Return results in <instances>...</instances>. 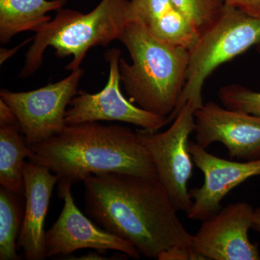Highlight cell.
<instances>
[{
  "label": "cell",
  "instance_id": "15",
  "mask_svg": "<svg viewBox=\"0 0 260 260\" xmlns=\"http://www.w3.org/2000/svg\"><path fill=\"white\" fill-rule=\"evenodd\" d=\"M67 0H0V42L24 31L37 32L51 20L47 13L61 9Z\"/></svg>",
  "mask_w": 260,
  "mask_h": 260
},
{
  "label": "cell",
  "instance_id": "6",
  "mask_svg": "<svg viewBox=\"0 0 260 260\" xmlns=\"http://www.w3.org/2000/svg\"><path fill=\"white\" fill-rule=\"evenodd\" d=\"M195 111L190 102L186 103L165 132L137 131L141 143L151 155L158 179L174 208L186 213L193 204L187 184L192 175L189 137L195 129Z\"/></svg>",
  "mask_w": 260,
  "mask_h": 260
},
{
  "label": "cell",
  "instance_id": "9",
  "mask_svg": "<svg viewBox=\"0 0 260 260\" xmlns=\"http://www.w3.org/2000/svg\"><path fill=\"white\" fill-rule=\"evenodd\" d=\"M70 183L59 182L58 194L64 208L54 225L46 232L47 257L68 255L78 249L115 250L140 259L141 254L132 243L96 226L75 204Z\"/></svg>",
  "mask_w": 260,
  "mask_h": 260
},
{
  "label": "cell",
  "instance_id": "21",
  "mask_svg": "<svg viewBox=\"0 0 260 260\" xmlns=\"http://www.w3.org/2000/svg\"><path fill=\"white\" fill-rule=\"evenodd\" d=\"M226 5L247 14L260 17V0H226Z\"/></svg>",
  "mask_w": 260,
  "mask_h": 260
},
{
  "label": "cell",
  "instance_id": "22",
  "mask_svg": "<svg viewBox=\"0 0 260 260\" xmlns=\"http://www.w3.org/2000/svg\"><path fill=\"white\" fill-rule=\"evenodd\" d=\"M17 118L9 106L0 99V126L17 122Z\"/></svg>",
  "mask_w": 260,
  "mask_h": 260
},
{
  "label": "cell",
  "instance_id": "3",
  "mask_svg": "<svg viewBox=\"0 0 260 260\" xmlns=\"http://www.w3.org/2000/svg\"><path fill=\"white\" fill-rule=\"evenodd\" d=\"M119 41L133 61L119 59L121 83L130 102L167 118L185 87L189 50L160 42L136 22L128 24Z\"/></svg>",
  "mask_w": 260,
  "mask_h": 260
},
{
  "label": "cell",
  "instance_id": "24",
  "mask_svg": "<svg viewBox=\"0 0 260 260\" xmlns=\"http://www.w3.org/2000/svg\"><path fill=\"white\" fill-rule=\"evenodd\" d=\"M252 229L260 234V208L254 210Z\"/></svg>",
  "mask_w": 260,
  "mask_h": 260
},
{
  "label": "cell",
  "instance_id": "18",
  "mask_svg": "<svg viewBox=\"0 0 260 260\" xmlns=\"http://www.w3.org/2000/svg\"><path fill=\"white\" fill-rule=\"evenodd\" d=\"M196 27L200 35L223 14L226 0H171Z\"/></svg>",
  "mask_w": 260,
  "mask_h": 260
},
{
  "label": "cell",
  "instance_id": "19",
  "mask_svg": "<svg viewBox=\"0 0 260 260\" xmlns=\"http://www.w3.org/2000/svg\"><path fill=\"white\" fill-rule=\"evenodd\" d=\"M218 98L227 109L260 117V92L253 91L239 84H231L219 90Z\"/></svg>",
  "mask_w": 260,
  "mask_h": 260
},
{
  "label": "cell",
  "instance_id": "8",
  "mask_svg": "<svg viewBox=\"0 0 260 260\" xmlns=\"http://www.w3.org/2000/svg\"><path fill=\"white\" fill-rule=\"evenodd\" d=\"M121 51L113 48L105 58L109 64L107 85L97 93L80 92L70 103L71 107L65 114L67 125H75L89 121H116L157 132L167 124V118L152 114L135 106L121 91L119 59Z\"/></svg>",
  "mask_w": 260,
  "mask_h": 260
},
{
  "label": "cell",
  "instance_id": "25",
  "mask_svg": "<svg viewBox=\"0 0 260 260\" xmlns=\"http://www.w3.org/2000/svg\"><path fill=\"white\" fill-rule=\"evenodd\" d=\"M79 259H107L106 258H103L102 255L96 254V253H88L87 255L81 256Z\"/></svg>",
  "mask_w": 260,
  "mask_h": 260
},
{
  "label": "cell",
  "instance_id": "13",
  "mask_svg": "<svg viewBox=\"0 0 260 260\" xmlns=\"http://www.w3.org/2000/svg\"><path fill=\"white\" fill-rule=\"evenodd\" d=\"M25 214L17 241L28 260L47 258L44 223L53 188L59 179L44 166L30 161L23 166Z\"/></svg>",
  "mask_w": 260,
  "mask_h": 260
},
{
  "label": "cell",
  "instance_id": "23",
  "mask_svg": "<svg viewBox=\"0 0 260 260\" xmlns=\"http://www.w3.org/2000/svg\"><path fill=\"white\" fill-rule=\"evenodd\" d=\"M32 39H28V40L25 41L23 44H20L18 47H15V49H12L11 51L1 49V54H0V63H1V64H3V63H4L5 61H6L8 58L13 55V54H15V53L20 49V47H23L24 44H26V43H28L29 41L32 40Z\"/></svg>",
  "mask_w": 260,
  "mask_h": 260
},
{
  "label": "cell",
  "instance_id": "20",
  "mask_svg": "<svg viewBox=\"0 0 260 260\" xmlns=\"http://www.w3.org/2000/svg\"><path fill=\"white\" fill-rule=\"evenodd\" d=\"M158 260H205L191 247L188 246H174L162 251L158 256Z\"/></svg>",
  "mask_w": 260,
  "mask_h": 260
},
{
  "label": "cell",
  "instance_id": "16",
  "mask_svg": "<svg viewBox=\"0 0 260 260\" xmlns=\"http://www.w3.org/2000/svg\"><path fill=\"white\" fill-rule=\"evenodd\" d=\"M20 132L18 121L0 126V184L24 196V160L31 151Z\"/></svg>",
  "mask_w": 260,
  "mask_h": 260
},
{
  "label": "cell",
  "instance_id": "1",
  "mask_svg": "<svg viewBox=\"0 0 260 260\" xmlns=\"http://www.w3.org/2000/svg\"><path fill=\"white\" fill-rule=\"evenodd\" d=\"M83 182L87 215L104 230L132 243L141 255L158 259L174 246L191 245L193 235L181 223L158 177L107 173Z\"/></svg>",
  "mask_w": 260,
  "mask_h": 260
},
{
  "label": "cell",
  "instance_id": "14",
  "mask_svg": "<svg viewBox=\"0 0 260 260\" xmlns=\"http://www.w3.org/2000/svg\"><path fill=\"white\" fill-rule=\"evenodd\" d=\"M132 22L144 27L155 39L191 50L200 32L171 0H130Z\"/></svg>",
  "mask_w": 260,
  "mask_h": 260
},
{
  "label": "cell",
  "instance_id": "2",
  "mask_svg": "<svg viewBox=\"0 0 260 260\" xmlns=\"http://www.w3.org/2000/svg\"><path fill=\"white\" fill-rule=\"evenodd\" d=\"M29 161L47 167L59 182L74 184L91 175L121 173L158 178L151 155L127 126L89 121L29 145Z\"/></svg>",
  "mask_w": 260,
  "mask_h": 260
},
{
  "label": "cell",
  "instance_id": "4",
  "mask_svg": "<svg viewBox=\"0 0 260 260\" xmlns=\"http://www.w3.org/2000/svg\"><path fill=\"white\" fill-rule=\"evenodd\" d=\"M131 22L130 0H102L88 13L61 8L54 19L36 32L19 77L27 78L34 75L42 64L44 51L49 47L55 49L59 57L73 56L65 68L78 69L89 49L95 46L107 47L119 40Z\"/></svg>",
  "mask_w": 260,
  "mask_h": 260
},
{
  "label": "cell",
  "instance_id": "11",
  "mask_svg": "<svg viewBox=\"0 0 260 260\" xmlns=\"http://www.w3.org/2000/svg\"><path fill=\"white\" fill-rule=\"evenodd\" d=\"M196 143L225 145L232 158L260 159V117L209 102L194 112Z\"/></svg>",
  "mask_w": 260,
  "mask_h": 260
},
{
  "label": "cell",
  "instance_id": "17",
  "mask_svg": "<svg viewBox=\"0 0 260 260\" xmlns=\"http://www.w3.org/2000/svg\"><path fill=\"white\" fill-rule=\"evenodd\" d=\"M25 200L23 195L1 186L0 189V259H21L17 254V241L23 225Z\"/></svg>",
  "mask_w": 260,
  "mask_h": 260
},
{
  "label": "cell",
  "instance_id": "12",
  "mask_svg": "<svg viewBox=\"0 0 260 260\" xmlns=\"http://www.w3.org/2000/svg\"><path fill=\"white\" fill-rule=\"evenodd\" d=\"M189 151L196 167L204 174V184L189 191L192 206L186 213L191 220H205L218 213L220 202L249 178L260 175V159L236 162L219 158L194 142Z\"/></svg>",
  "mask_w": 260,
  "mask_h": 260
},
{
  "label": "cell",
  "instance_id": "10",
  "mask_svg": "<svg viewBox=\"0 0 260 260\" xmlns=\"http://www.w3.org/2000/svg\"><path fill=\"white\" fill-rule=\"evenodd\" d=\"M254 210L246 203L226 207L203 220L191 247L206 260H259L258 246L249 239Z\"/></svg>",
  "mask_w": 260,
  "mask_h": 260
},
{
  "label": "cell",
  "instance_id": "7",
  "mask_svg": "<svg viewBox=\"0 0 260 260\" xmlns=\"http://www.w3.org/2000/svg\"><path fill=\"white\" fill-rule=\"evenodd\" d=\"M84 73L78 68L60 81L31 91L2 89L0 99L14 113L27 144L42 143L64 129L67 106L78 93Z\"/></svg>",
  "mask_w": 260,
  "mask_h": 260
},
{
  "label": "cell",
  "instance_id": "5",
  "mask_svg": "<svg viewBox=\"0 0 260 260\" xmlns=\"http://www.w3.org/2000/svg\"><path fill=\"white\" fill-rule=\"evenodd\" d=\"M253 47L260 52V17L226 5L216 23L200 35L189 50L185 87L167 122L177 117L186 103L190 102L196 110L203 107L205 80L219 66Z\"/></svg>",
  "mask_w": 260,
  "mask_h": 260
}]
</instances>
